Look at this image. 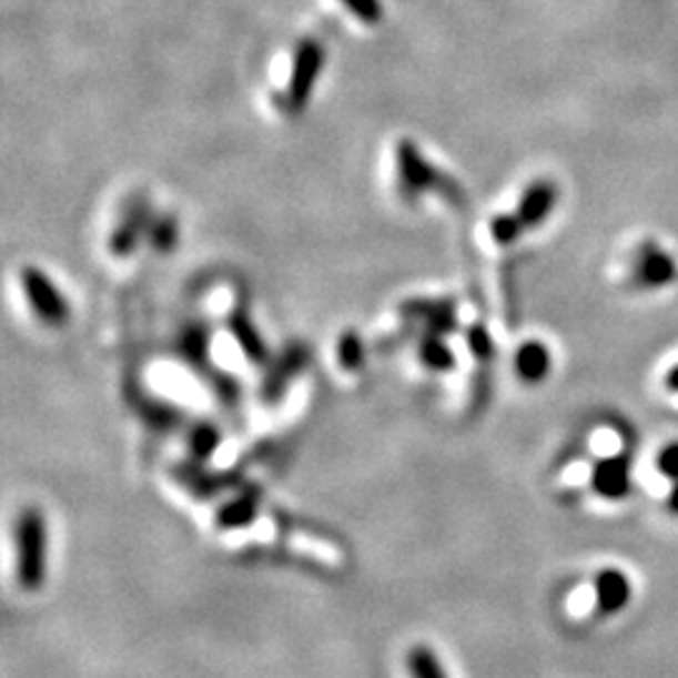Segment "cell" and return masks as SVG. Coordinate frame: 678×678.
<instances>
[{"instance_id":"cell-1","label":"cell","mask_w":678,"mask_h":678,"mask_svg":"<svg viewBox=\"0 0 678 678\" xmlns=\"http://www.w3.org/2000/svg\"><path fill=\"white\" fill-rule=\"evenodd\" d=\"M48 523L38 508H26L16 520V578L28 594L45 586L48 578Z\"/></svg>"},{"instance_id":"cell-2","label":"cell","mask_w":678,"mask_h":678,"mask_svg":"<svg viewBox=\"0 0 678 678\" xmlns=\"http://www.w3.org/2000/svg\"><path fill=\"white\" fill-rule=\"evenodd\" d=\"M21 286L26 302L38 320L48 327H61L71 317V304L65 294L55 286V282L43 270L26 266L21 272Z\"/></svg>"},{"instance_id":"cell-3","label":"cell","mask_w":678,"mask_h":678,"mask_svg":"<svg viewBox=\"0 0 678 678\" xmlns=\"http://www.w3.org/2000/svg\"><path fill=\"white\" fill-rule=\"evenodd\" d=\"M324 65V45L314 38L302 41L294 55L292 73H290V85H286V109L300 113L307 107L310 95L314 91L320 73Z\"/></svg>"},{"instance_id":"cell-4","label":"cell","mask_w":678,"mask_h":678,"mask_svg":"<svg viewBox=\"0 0 678 678\" xmlns=\"http://www.w3.org/2000/svg\"><path fill=\"white\" fill-rule=\"evenodd\" d=\"M678 276V264L671 254L654 242L641 244L634 264V282L644 290H661Z\"/></svg>"},{"instance_id":"cell-5","label":"cell","mask_w":678,"mask_h":678,"mask_svg":"<svg viewBox=\"0 0 678 678\" xmlns=\"http://www.w3.org/2000/svg\"><path fill=\"white\" fill-rule=\"evenodd\" d=\"M594 596H596V614L610 618L624 614L626 606L634 598V586L631 578L618 568H606L596 576L594 584Z\"/></svg>"},{"instance_id":"cell-6","label":"cell","mask_w":678,"mask_h":678,"mask_svg":"<svg viewBox=\"0 0 678 678\" xmlns=\"http://www.w3.org/2000/svg\"><path fill=\"white\" fill-rule=\"evenodd\" d=\"M558 184L550 179H538L533 181V184L523 191L520 202H518V212L515 216L520 219L523 229H536L540 226L546 219L553 214V209L558 204Z\"/></svg>"},{"instance_id":"cell-7","label":"cell","mask_w":678,"mask_h":678,"mask_svg":"<svg viewBox=\"0 0 678 678\" xmlns=\"http://www.w3.org/2000/svg\"><path fill=\"white\" fill-rule=\"evenodd\" d=\"M590 483H594V490L600 495V498L624 500L634 488L631 463H628V457L624 455L606 457V461H600L594 467V477H590Z\"/></svg>"},{"instance_id":"cell-8","label":"cell","mask_w":678,"mask_h":678,"mask_svg":"<svg viewBox=\"0 0 678 678\" xmlns=\"http://www.w3.org/2000/svg\"><path fill=\"white\" fill-rule=\"evenodd\" d=\"M399 184H405L407 191H425L433 189L437 181L435 169L427 164V159L415 149V143L399 141L395 151Z\"/></svg>"},{"instance_id":"cell-9","label":"cell","mask_w":678,"mask_h":678,"mask_svg":"<svg viewBox=\"0 0 678 678\" xmlns=\"http://www.w3.org/2000/svg\"><path fill=\"white\" fill-rule=\"evenodd\" d=\"M515 372H518V377L528 382V385H538V382L546 380L550 372L548 347L536 340L525 342V345H520L518 352H515Z\"/></svg>"},{"instance_id":"cell-10","label":"cell","mask_w":678,"mask_h":678,"mask_svg":"<svg viewBox=\"0 0 678 678\" xmlns=\"http://www.w3.org/2000/svg\"><path fill=\"white\" fill-rule=\"evenodd\" d=\"M407 674L409 678H451L447 676V668L441 661L433 648L425 644H417L409 648L407 654Z\"/></svg>"},{"instance_id":"cell-11","label":"cell","mask_w":678,"mask_h":678,"mask_svg":"<svg viewBox=\"0 0 678 678\" xmlns=\"http://www.w3.org/2000/svg\"><path fill=\"white\" fill-rule=\"evenodd\" d=\"M256 518V498L254 495H239L232 503H226L219 510V525L226 530H236L250 525Z\"/></svg>"},{"instance_id":"cell-12","label":"cell","mask_w":678,"mask_h":678,"mask_svg":"<svg viewBox=\"0 0 678 678\" xmlns=\"http://www.w3.org/2000/svg\"><path fill=\"white\" fill-rule=\"evenodd\" d=\"M232 332L234 337L239 340V345H242L246 350V355L254 357V360H264V342L260 334H256V330L252 327V322L244 317V314H236V317L232 320Z\"/></svg>"},{"instance_id":"cell-13","label":"cell","mask_w":678,"mask_h":678,"mask_svg":"<svg viewBox=\"0 0 678 678\" xmlns=\"http://www.w3.org/2000/svg\"><path fill=\"white\" fill-rule=\"evenodd\" d=\"M525 232L523 229V224H520V219L515 216V214H498L490 222V236L495 239V242H498L500 246H508V244H513L515 239H518L520 234Z\"/></svg>"},{"instance_id":"cell-14","label":"cell","mask_w":678,"mask_h":678,"mask_svg":"<svg viewBox=\"0 0 678 678\" xmlns=\"http://www.w3.org/2000/svg\"><path fill=\"white\" fill-rule=\"evenodd\" d=\"M423 362L435 372H445L453 367V355L447 352V347L443 345L441 340H429L427 345L423 347Z\"/></svg>"},{"instance_id":"cell-15","label":"cell","mask_w":678,"mask_h":678,"mask_svg":"<svg viewBox=\"0 0 678 678\" xmlns=\"http://www.w3.org/2000/svg\"><path fill=\"white\" fill-rule=\"evenodd\" d=\"M342 3H345V8L352 16L360 18V21L370 23V26L377 23L382 18L380 0H342Z\"/></svg>"},{"instance_id":"cell-16","label":"cell","mask_w":678,"mask_h":678,"mask_svg":"<svg viewBox=\"0 0 678 678\" xmlns=\"http://www.w3.org/2000/svg\"><path fill=\"white\" fill-rule=\"evenodd\" d=\"M656 467L671 480H678V443L666 445L661 453L656 457Z\"/></svg>"},{"instance_id":"cell-17","label":"cell","mask_w":678,"mask_h":678,"mask_svg":"<svg viewBox=\"0 0 678 678\" xmlns=\"http://www.w3.org/2000/svg\"><path fill=\"white\" fill-rule=\"evenodd\" d=\"M214 445H216V433H214V429L202 427V429H196L194 443H191V451H194L196 457H202V461H206V457L214 453Z\"/></svg>"},{"instance_id":"cell-18","label":"cell","mask_w":678,"mask_h":678,"mask_svg":"<svg viewBox=\"0 0 678 678\" xmlns=\"http://www.w3.org/2000/svg\"><path fill=\"white\" fill-rule=\"evenodd\" d=\"M151 239H154L156 250H169V246L174 244V239H176V226L171 222L151 226Z\"/></svg>"},{"instance_id":"cell-19","label":"cell","mask_w":678,"mask_h":678,"mask_svg":"<svg viewBox=\"0 0 678 678\" xmlns=\"http://www.w3.org/2000/svg\"><path fill=\"white\" fill-rule=\"evenodd\" d=\"M668 513L678 515V480H676V485L671 488V493H668Z\"/></svg>"},{"instance_id":"cell-20","label":"cell","mask_w":678,"mask_h":678,"mask_svg":"<svg viewBox=\"0 0 678 678\" xmlns=\"http://www.w3.org/2000/svg\"><path fill=\"white\" fill-rule=\"evenodd\" d=\"M666 387L671 389V393H678V365L666 375Z\"/></svg>"}]
</instances>
